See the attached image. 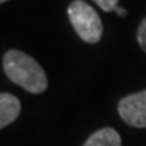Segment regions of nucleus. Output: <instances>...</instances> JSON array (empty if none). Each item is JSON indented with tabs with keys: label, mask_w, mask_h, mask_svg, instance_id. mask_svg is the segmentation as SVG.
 <instances>
[{
	"label": "nucleus",
	"mask_w": 146,
	"mask_h": 146,
	"mask_svg": "<svg viewBox=\"0 0 146 146\" xmlns=\"http://www.w3.org/2000/svg\"><path fill=\"white\" fill-rule=\"evenodd\" d=\"M121 145L122 142H121L119 133L110 127L97 130L84 143V146H121Z\"/></svg>",
	"instance_id": "5"
},
{
	"label": "nucleus",
	"mask_w": 146,
	"mask_h": 146,
	"mask_svg": "<svg viewBox=\"0 0 146 146\" xmlns=\"http://www.w3.org/2000/svg\"><path fill=\"white\" fill-rule=\"evenodd\" d=\"M94 2L100 6L102 11H104V12H112V11H115V8L118 6L119 0H94Z\"/></svg>",
	"instance_id": "7"
},
{
	"label": "nucleus",
	"mask_w": 146,
	"mask_h": 146,
	"mask_svg": "<svg viewBox=\"0 0 146 146\" xmlns=\"http://www.w3.org/2000/svg\"><path fill=\"white\" fill-rule=\"evenodd\" d=\"M67 15L75 31L84 42H100L103 36V23L92 6L84 0H73L67 8Z\"/></svg>",
	"instance_id": "2"
},
{
	"label": "nucleus",
	"mask_w": 146,
	"mask_h": 146,
	"mask_svg": "<svg viewBox=\"0 0 146 146\" xmlns=\"http://www.w3.org/2000/svg\"><path fill=\"white\" fill-rule=\"evenodd\" d=\"M19 112H21V103L18 98L9 92H2L0 94V128H6L9 124L14 122Z\"/></svg>",
	"instance_id": "4"
},
{
	"label": "nucleus",
	"mask_w": 146,
	"mask_h": 146,
	"mask_svg": "<svg viewBox=\"0 0 146 146\" xmlns=\"http://www.w3.org/2000/svg\"><path fill=\"white\" fill-rule=\"evenodd\" d=\"M137 42L140 45V48L146 52V17L142 19V23L137 29Z\"/></svg>",
	"instance_id": "6"
},
{
	"label": "nucleus",
	"mask_w": 146,
	"mask_h": 146,
	"mask_svg": "<svg viewBox=\"0 0 146 146\" xmlns=\"http://www.w3.org/2000/svg\"><path fill=\"white\" fill-rule=\"evenodd\" d=\"M0 2H2V3H6V2H9V0H0Z\"/></svg>",
	"instance_id": "9"
},
{
	"label": "nucleus",
	"mask_w": 146,
	"mask_h": 146,
	"mask_svg": "<svg viewBox=\"0 0 146 146\" xmlns=\"http://www.w3.org/2000/svg\"><path fill=\"white\" fill-rule=\"evenodd\" d=\"M118 113L130 127L146 128V90L121 98L118 103Z\"/></svg>",
	"instance_id": "3"
},
{
	"label": "nucleus",
	"mask_w": 146,
	"mask_h": 146,
	"mask_svg": "<svg viewBox=\"0 0 146 146\" xmlns=\"http://www.w3.org/2000/svg\"><path fill=\"white\" fill-rule=\"evenodd\" d=\"M3 70L14 84L31 94H42L48 87V78L33 57L23 51L9 49L3 55Z\"/></svg>",
	"instance_id": "1"
},
{
	"label": "nucleus",
	"mask_w": 146,
	"mask_h": 146,
	"mask_svg": "<svg viewBox=\"0 0 146 146\" xmlns=\"http://www.w3.org/2000/svg\"><path fill=\"white\" fill-rule=\"evenodd\" d=\"M113 12H116V14H118L119 17H125V15H127V9L122 8V6H116Z\"/></svg>",
	"instance_id": "8"
}]
</instances>
